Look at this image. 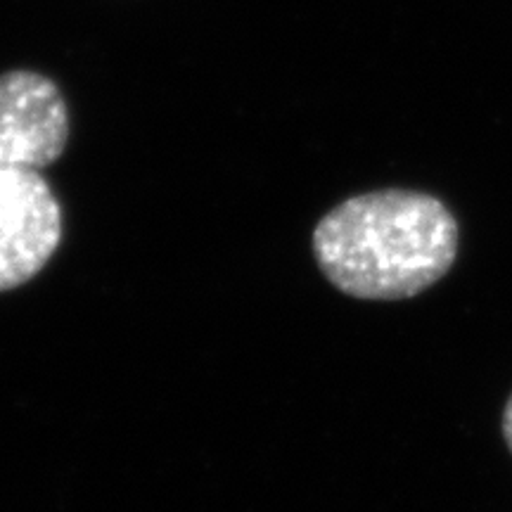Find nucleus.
<instances>
[{"label": "nucleus", "instance_id": "1", "mask_svg": "<svg viewBox=\"0 0 512 512\" xmlns=\"http://www.w3.org/2000/svg\"><path fill=\"white\" fill-rule=\"evenodd\" d=\"M453 211L430 192L387 188L354 195L313 230V256L342 294L399 302L427 292L458 259Z\"/></svg>", "mask_w": 512, "mask_h": 512}, {"label": "nucleus", "instance_id": "2", "mask_svg": "<svg viewBox=\"0 0 512 512\" xmlns=\"http://www.w3.org/2000/svg\"><path fill=\"white\" fill-rule=\"evenodd\" d=\"M62 240V209L38 171L0 169V292L29 283Z\"/></svg>", "mask_w": 512, "mask_h": 512}, {"label": "nucleus", "instance_id": "3", "mask_svg": "<svg viewBox=\"0 0 512 512\" xmlns=\"http://www.w3.org/2000/svg\"><path fill=\"white\" fill-rule=\"evenodd\" d=\"M67 140V102L48 76H0V169H46L62 157Z\"/></svg>", "mask_w": 512, "mask_h": 512}, {"label": "nucleus", "instance_id": "4", "mask_svg": "<svg viewBox=\"0 0 512 512\" xmlns=\"http://www.w3.org/2000/svg\"><path fill=\"white\" fill-rule=\"evenodd\" d=\"M501 432H503L505 446H508V451L512 453V394H510V399L505 401L503 418H501Z\"/></svg>", "mask_w": 512, "mask_h": 512}]
</instances>
